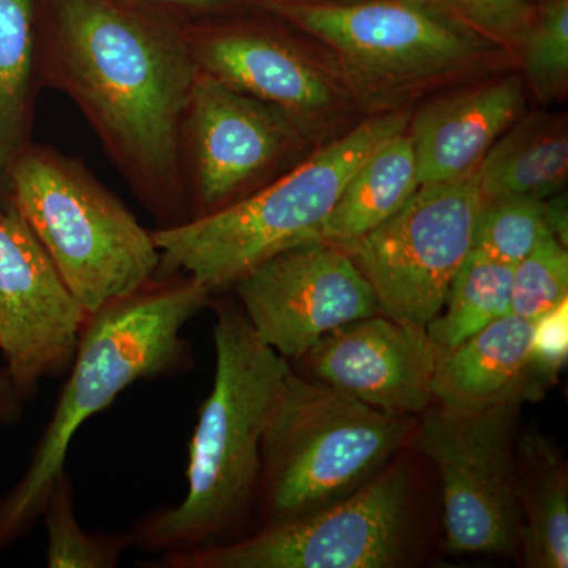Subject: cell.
Here are the masks:
<instances>
[{"label":"cell","mask_w":568,"mask_h":568,"mask_svg":"<svg viewBox=\"0 0 568 568\" xmlns=\"http://www.w3.org/2000/svg\"><path fill=\"white\" fill-rule=\"evenodd\" d=\"M519 549L529 568L568 566V473L562 450L534 432L515 446Z\"/></svg>","instance_id":"cell-18"},{"label":"cell","mask_w":568,"mask_h":568,"mask_svg":"<svg viewBox=\"0 0 568 568\" xmlns=\"http://www.w3.org/2000/svg\"><path fill=\"white\" fill-rule=\"evenodd\" d=\"M414 429L410 416L384 413L291 372L261 448L257 497L265 525L353 495L386 469Z\"/></svg>","instance_id":"cell-6"},{"label":"cell","mask_w":568,"mask_h":568,"mask_svg":"<svg viewBox=\"0 0 568 568\" xmlns=\"http://www.w3.org/2000/svg\"><path fill=\"white\" fill-rule=\"evenodd\" d=\"M407 122L406 112L368 119L245 200L152 231L162 254L159 275H190L213 295L275 254L315 241L358 166L388 138L405 132Z\"/></svg>","instance_id":"cell-4"},{"label":"cell","mask_w":568,"mask_h":568,"mask_svg":"<svg viewBox=\"0 0 568 568\" xmlns=\"http://www.w3.org/2000/svg\"><path fill=\"white\" fill-rule=\"evenodd\" d=\"M532 323L507 313L465 342L439 351L433 396L450 409L538 402L547 386L530 362Z\"/></svg>","instance_id":"cell-16"},{"label":"cell","mask_w":568,"mask_h":568,"mask_svg":"<svg viewBox=\"0 0 568 568\" xmlns=\"http://www.w3.org/2000/svg\"><path fill=\"white\" fill-rule=\"evenodd\" d=\"M519 405L480 410L429 406L416 425V448L439 470L448 549L517 555L521 511L515 465Z\"/></svg>","instance_id":"cell-9"},{"label":"cell","mask_w":568,"mask_h":568,"mask_svg":"<svg viewBox=\"0 0 568 568\" xmlns=\"http://www.w3.org/2000/svg\"><path fill=\"white\" fill-rule=\"evenodd\" d=\"M523 106L521 81L506 78L424 108L409 133L418 185L458 181L474 173L489 148L517 121Z\"/></svg>","instance_id":"cell-17"},{"label":"cell","mask_w":568,"mask_h":568,"mask_svg":"<svg viewBox=\"0 0 568 568\" xmlns=\"http://www.w3.org/2000/svg\"><path fill=\"white\" fill-rule=\"evenodd\" d=\"M7 183L9 203L89 316L159 276L152 231L80 160L29 142Z\"/></svg>","instance_id":"cell-5"},{"label":"cell","mask_w":568,"mask_h":568,"mask_svg":"<svg viewBox=\"0 0 568 568\" xmlns=\"http://www.w3.org/2000/svg\"><path fill=\"white\" fill-rule=\"evenodd\" d=\"M484 201L476 171L422 185L390 219L347 246L383 315L417 328L439 315L473 250Z\"/></svg>","instance_id":"cell-8"},{"label":"cell","mask_w":568,"mask_h":568,"mask_svg":"<svg viewBox=\"0 0 568 568\" xmlns=\"http://www.w3.org/2000/svg\"><path fill=\"white\" fill-rule=\"evenodd\" d=\"M548 230L545 200L499 196L484 201L474 231L473 250L497 263L517 265Z\"/></svg>","instance_id":"cell-24"},{"label":"cell","mask_w":568,"mask_h":568,"mask_svg":"<svg viewBox=\"0 0 568 568\" xmlns=\"http://www.w3.org/2000/svg\"><path fill=\"white\" fill-rule=\"evenodd\" d=\"M212 305V293L185 274L159 275L89 316L70 376L31 463L0 496V552L24 537L65 473L71 440L141 379L183 372L192 361L183 327Z\"/></svg>","instance_id":"cell-3"},{"label":"cell","mask_w":568,"mask_h":568,"mask_svg":"<svg viewBox=\"0 0 568 568\" xmlns=\"http://www.w3.org/2000/svg\"><path fill=\"white\" fill-rule=\"evenodd\" d=\"M417 160L413 138H388L346 183L315 241L347 248L390 219L417 192Z\"/></svg>","instance_id":"cell-19"},{"label":"cell","mask_w":568,"mask_h":568,"mask_svg":"<svg viewBox=\"0 0 568 568\" xmlns=\"http://www.w3.org/2000/svg\"><path fill=\"white\" fill-rule=\"evenodd\" d=\"M297 130L287 112L200 71L181 138L190 220L230 207L275 181L272 175L297 144Z\"/></svg>","instance_id":"cell-10"},{"label":"cell","mask_w":568,"mask_h":568,"mask_svg":"<svg viewBox=\"0 0 568 568\" xmlns=\"http://www.w3.org/2000/svg\"><path fill=\"white\" fill-rule=\"evenodd\" d=\"M545 216L548 230L559 239L560 244L568 242V205L567 194L556 193L545 200Z\"/></svg>","instance_id":"cell-30"},{"label":"cell","mask_w":568,"mask_h":568,"mask_svg":"<svg viewBox=\"0 0 568 568\" xmlns=\"http://www.w3.org/2000/svg\"><path fill=\"white\" fill-rule=\"evenodd\" d=\"M525 70L534 91L552 99L568 77V2L549 3L525 37Z\"/></svg>","instance_id":"cell-26"},{"label":"cell","mask_w":568,"mask_h":568,"mask_svg":"<svg viewBox=\"0 0 568 568\" xmlns=\"http://www.w3.org/2000/svg\"><path fill=\"white\" fill-rule=\"evenodd\" d=\"M43 3L41 85L80 110L156 230L190 222L181 138L200 70L185 28L122 0Z\"/></svg>","instance_id":"cell-1"},{"label":"cell","mask_w":568,"mask_h":568,"mask_svg":"<svg viewBox=\"0 0 568 568\" xmlns=\"http://www.w3.org/2000/svg\"><path fill=\"white\" fill-rule=\"evenodd\" d=\"M21 398L14 392L6 372H0V422H10L20 410Z\"/></svg>","instance_id":"cell-31"},{"label":"cell","mask_w":568,"mask_h":568,"mask_svg":"<svg viewBox=\"0 0 568 568\" xmlns=\"http://www.w3.org/2000/svg\"><path fill=\"white\" fill-rule=\"evenodd\" d=\"M89 315L10 203H0V354L21 402L62 375Z\"/></svg>","instance_id":"cell-12"},{"label":"cell","mask_w":568,"mask_h":568,"mask_svg":"<svg viewBox=\"0 0 568 568\" xmlns=\"http://www.w3.org/2000/svg\"><path fill=\"white\" fill-rule=\"evenodd\" d=\"M450 11L459 20L496 37L525 32L529 22L526 0H420Z\"/></svg>","instance_id":"cell-27"},{"label":"cell","mask_w":568,"mask_h":568,"mask_svg":"<svg viewBox=\"0 0 568 568\" xmlns=\"http://www.w3.org/2000/svg\"><path fill=\"white\" fill-rule=\"evenodd\" d=\"M39 71V3L0 0V203H9L7 175L32 142Z\"/></svg>","instance_id":"cell-20"},{"label":"cell","mask_w":568,"mask_h":568,"mask_svg":"<svg viewBox=\"0 0 568 568\" xmlns=\"http://www.w3.org/2000/svg\"><path fill=\"white\" fill-rule=\"evenodd\" d=\"M231 290L256 335L287 361L304 357L335 328L381 313L354 257L327 242L284 250Z\"/></svg>","instance_id":"cell-11"},{"label":"cell","mask_w":568,"mask_h":568,"mask_svg":"<svg viewBox=\"0 0 568 568\" xmlns=\"http://www.w3.org/2000/svg\"><path fill=\"white\" fill-rule=\"evenodd\" d=\"M138 9L152 11L166 20L178 22L185 28V18L194 14H207L231 6L234 0H122Z\"/></svg>","instance_id":"cell-29"},{"label":"cell","mask_w":568,"mask_h":568,"mask_svg":"<svg viewBox=\"0 0 568 568\" xmlns=\"http://www.w3.org/2000/svg\"><path fill=\"white\" fill-rule=\"evenodd\" d=\"M197 70L280 108L297 121L334 102L331 84L286 41L245 29L185 28Z\"/></svg>","instance_id":"cell-15"},{"label":"cell","mask_w":568,"mask_h":568,"mask_svg":"<svg viewBox=\"0 0 568 568\" xmlns=\"http://www.w3.org/2000/svg\"><path fill=\"white\" fill-rule=\"evenodd\" d=\"M40 518L47 528L50 568H114L126 548L133 547L130 532L89 534L81 528L67 470L52 485Z\"/></svg>","instance_id":"cell-23"},{"label":"cell","mask_w":568,"mask_h":568,"mask_svg":"<svg viewBox=\"0 0 568 568\" xmlns=\"http://www.w3.org/2000/svg\"><path fill=\"white\" fill-rule=\"evenodd\" d=\"M511 275L510 265L470 250L452 280L443 310L426 327L439 351L465 342L510 313Z\"/></svg>","instance_id":"cell-22"},{"label":"cell","mask_w":568,"mask_h":568,"mask_svg":"<svg viewBox=\"0 0 568 568\" xmlns=\"http://www.w3.org/2000/svg\"><path fill=\"white\" fill-rule=\"evenodd\" d=\"M437 358L439 347L426 328L379 313L335 328L298 361L325 386L384 413L413 417L435 403Z\"/></svg>","instance_id":"cell-14"},{"label":"cell","mask_w":568,"mask_h":568,"mask_svg":"<svg viewBox=\"0 0 568 568\" xmlns=\"http://www.w3.org/2000/svg\"><path fill=\"white\" fill-rule=\"evenodd\" d=\"M568 294L567 245L547 233L536 248L514 265L510 313L534 323L558 306Z\"/></svg>","instance_id":"cell-25"},{"label":"cell","mask_w":568,"mask_h":568,"mask_svg":"<svg viewBox=\"0 0 568 568\" xmlns=\"http://www.w3.org/2000/svg\"><path fill=\"white\" fill-rule=\"evenodd\" d=\"M265 3L368 73L428 77L462 67L476 54L469 39L414 3Z\"/></svg>","instance_id":"cell-13"},{"label":"cell","mask_w":568,"mask_h":568,"mask_svg":"<svg viewBox=\"0 0 568 568\" xmlns=\"http://www.w3.org/2000/svg\"><path fill=\"white\" fill-rule=\"evenodd\" d=\"M567 302L532 323L530 362L541 383L551 387L568 354Z\"/></svg>","instance_id":"cell-28"},{"label":"cell","mask_w":568,"mask_h":568,"mask_svg":"<svg viewBox=\"0 0 568 568\" xmlns=\"http://www.w3.org/2000/svg\"><path fill=\"white\" fill-rule=\"evenodd\" d=\"M215 376L197 416L185 499L142 518L133 547L170 555L226 544L260 495L261 448L290 361L265 345L241 305H215Z\"/></svg>","instance_id":"cell-2"},{"label":"cell","mask_w":568,"mask_h":568,"mask_svg":"<svg viewBox=\"0 0 568 568\" xmlns=\"http://www.w3.org/2000/svg\"><path fill=\"white\" fill-rule=\"evenodd\" d=\"M409 476L387 466L345 499L213 547L159 555L153 568H387L405 541Z\"/></svg>","instance_id":"cell-7"},{"label":"cell","mask_w":568,"mask_h":568,"mask_svg":"<svg viewBox=\"0 0 568 568\" xmlns=\"http://www.w3.org/2000/svg\"><path fill=\"white\" fill-rule=\"evenodd\" d=\"M568 173L567 129L551 115H530L485 153L476 174L485 200L532 196L547 200L562 190Z\"/></svg>","instance_id":"cell-21"}]
</instances>
